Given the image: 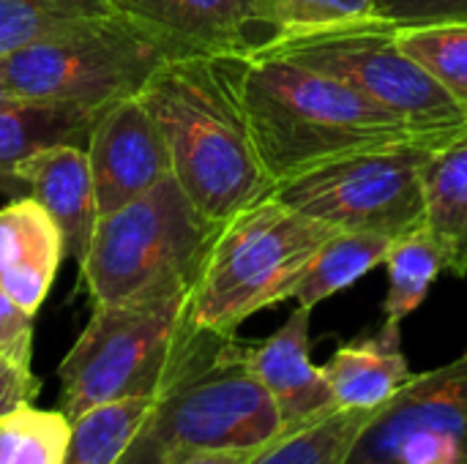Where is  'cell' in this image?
Listing matches in <instances>:
<instances>
[{
	"instance_id": "7a4b0ae2",
	"label": "cell",
	"mask_w": 467,
	"mask_h": 464,
	"mask_svg": "<svg viewBox=\"0 0 467 464\" xmlns=\"http://www.w3.org/2000/svg\"><path fill=\"white\" fill-rule=\"evenodd\" d=\"M159 123L172 175L213 224L276 191L224 57H172L137 93Z\"/></svg>"
},
{
	"instance_id": "7402d4cb",
	"label": "cell",
	"mask_w": 467,
	"mask_h": 464,
	"mask_svg": "<svg viewBox=\"0 0 467 464\" xmlns=\"http://www.w3.org/2000/svg\"><path fill=\"white\" fill-rule=\"evenodd\" d=\"M394 36L467 115V22H394Z\"/></svg>"
},
{
	"instance_id": "4fadbf2b",
	"label": "cell",
	"mask_w": 467,
	"mask_h": 464,
	"mask_svg": "<svg viewBox=\"0 0 467 464\" xmlns=\"http://www.w3.org/2000/svg\"><path fill=\"white\" fill-rule=\"evenodd\" d=\"M312 309L298 306L285 325L260 345H249V366L274 399L282 432H296L337 410L323 366L309 356Z\"/></svg>"
},
{
	"instance_id": "484cf974",
	"label": "cell",
	"mask_w": 467,
	"mask_h": 464,
	"mask_svg": "<svg viewBox=\"0 0 467 464\" xmlns=\"http://www.w3.org/2000/svg\"><path fill=\"white\" fill-rule=\"evenodd\" d=\"M112 11L109 0H0V57L79 19Z\"/></svg>"
},
{
	"instance_id": "8992f818",
	"label": "cell",
	"mask_w": 467,
	"mask_h": 464,
	"mask_svg": "<svg viewBox=\"0 0 467 464\" xmlns=\"http://www.w3.org/2000/svg\"><path fill=\"white\" fill-rule=\"evenodd\" d=\"M175 55L118 11L79 19L0 57V77L19 101L104 109L137 96Z\"/></svg>"
},
{
	"instance_id": "ac0fdd59",
	"label": "cell",
	"mask_w": 467,
	"mask_h": 464,
	"mask_svg": "<svg viewBox=\"0 0 467 464\" xmlns=\"http://www.w3.org/2000/svg\"><path fill=\"white\" fill-rule=\"evenodd\" d=\"M104 109L47 101H16L0 109V186L11 189V170L44 148H88L90 131Z\"/></svg>"
},
{
	"instance_id": "277c9868",
	"label": "cell",
	"mask_w": 467,
	"mask_h": 464,
	"mask_svg": "<svg viewBox=\"0 0 467 464\" xmlns=\"http://www.w3.org/2000/svg\"><path fill=\"white\" fill-rule=\"evenodd\" d=\"M339 230L285 205L274 194L224 224L192 290L197 328L235 334L252 314L293 298L317 249Z\"/></svg>"
},
{
	"instance_id": "83f0119b",
	"label": "cell",
	"mask_w": 467,
	"mask_h": 464,
	"mask_svg": "<svg viewBox=\"0 0 467 464\" xmlns=\"http://www.w3.org/2000/svg\"><path fill=\"white\" fill-rule=\"evenodd\" d=\"M33 317L22 312L0 287V356L14 364H30Z\"/></svg>"
},
{
	"instance_id": "f1b7e54d",
	"label": "cell",
	"mask_w": 467,
	"mask_h": 464,
	"mask_svg": "<svg viewBox=\"0 0 467 464\" xmlns=\"http://www.w3.org/2000/svg\"><path fill=\"white\" fill-rule=\"evenodd\" d=\"M38 394V380L30 372V364H14L5 361L0 364V418L8 413L33 405Z\"/></svg>"
},
{
	"instance_id": "6da1fadb",
	"label": "cell",
	"mask_w": 467,
	"mask_h": 464,
	"mask_svg": "<svg viewBox=\"0 0 467 464\" xmlns=\"http://www.w3.org/2000/svg\"><path fill=\"white\" fill-rule=\"evenodd\" d=\"M224 60L276 186L348 156L416 142L430 145L331 74L268 52Z\"/></svg>"
},
{
	"instance_id": "9c48e42d",
	"label": "cell",
	"mask_w": 467,
	"mask_h": 464,
	"mask_svg": "<svg viewBox=\"0 0 467 464\" xmlns=\"http://www.w3.org/2000/svg\"><path fill=\"white\" fill-rule=\"evenodd\" d=\"M432 145L348 156L276 186L285 205L339 230L400 238L424 227V164Z\"/></svg>"
},
{
	"instance_id": "4dcf8cb0",
	"label": "cell",
	"mask_w": 467,
	"mask_h": 464,
	"mask_svg": "<svg viewBox=\"0 0 467 464\" xmlns=\"http://www.w3.org/2000/svg\"><path fill=\"white\" fill-rule=\"evenodd\" d=\"M19 98H14L11 96V90H8V85L3 82V77H0V109H5V107H11V104H16Z\"/></svg>"
},
{
	"instance_id": "7c38bea8",
	"label": "cell",
	"mask_w": 467,
	"mask_h": 464,
	"mask_svg": "<svg viewBox=\"0 0 467 464\" xmlns=\"http://www.w3.org/2000/svg\"><path fill=\"white\" fill-rule=\"evenodd\" d=\"M175 57H238L268 44L260 0H109Z\"/></svg>"
},
{
	"instance_id": "5b68a950",
	"label": "cell",
	"mask_w": 467,
	"mask_h": 464,
	"mask_svg": "<svg viewBox=\"0 0 467 464\" xmlns=\"http://www.w3.org/2000/svg\"><path fill=\"white\" fill-rule=\"evenodd\" d=\"M219 224L205 219L175 175L99 216L79 263L93 304H126L194 287Z\"/></svg>"
},
{
	"instance_id": "f546056e",
	"label": "cell",
	"mask_w": 467,
	"mask_h": 464,
	"mask_svg": "<svg viewBox=\"0 0 467 464\" xmlns=\"http://www.w3.org/2000/svg\"><path fill=\"white\" fill-rule=\"evenodd\" d=\"M263 449H197L172 457L167 464H252Z\"/></svg>"
},
{
	"instance_id": "603a6c76",
	"label": "cell",
	"mask_w": 467,
	"mask_h": 464,
	"mask_svg": "<svg viewBox=\"0 0 467 464\" xmlns=\"http://www.w3.org/2000/svg\"><path fill=\"white\" fill-rule=\"evenodd\" d=\"M383 263L389 268V293L383 301V314L391 323H402L427 301L435 279L443 271V260L427 227H419L394 238Z\"/></svg>"
},
{
	"instance_id": "2e32d148",
	"label": "cell",
	"mask_w": 467,
	"mask_h": 464,
	"mask_svg": "<svg viewBox=\"0 0 467 464\" xmlns=\"http://www.w3.org/2000/svg\"><path fill=\"white\" fill-rule=\"evenodd\" d=\"M400 325L386 320L375 334L356 336L323 364L337 407L380 410L410 383L413 372L402 353Z\"/></svg>"
},
{
	"instance_id": "ba28073f",
	"label": "cell",
	"mask_w": 467,
	"mask_h": 464,
	"mask_svg": "<svg viewBox=\"0 0 467 464\" xmlns=\"http://www.w3.org/2000/svg\"><path fill=\"white\" fill-rule=\"evenodd\" d=\"M254 52H268L342 79L435 148L467 134L462 107L402 52L394 22L386 16L285 36Z\"/></svg>"
},
{
	"instance_id": "8fae6325",
	"label": "cell",
	"mask_w": 467,
	"mask_h": 464,
	"mask_svg": "<svg viewBox=\"0 0 467 464\" xmlns=\"http://www.w3.org/2000/svg\"><path fill=\"white\" fill-rule=\"evenodd\" d=\"M85 150L99 216L118 211L172 175L164 134L140 96L109 104L96 120Z\"/></svg>"
},
{
	"instance_id": "d4e9b609",
	"label": "cell",
	"mask_w": 467,
	"mask_h": 464,
	"mask_svg": "<svg viewBox=\"0 0 467 464\" xmlns=\"http://www.w3.org/2000/svg\"><path fill=\"white\" fill-rule=\"evenodd\" d=\"M383 16V0H260L268 41Z\"/></svg>"
},
{
	"instance_id": "30bf717a",
	"label": "cell",
	"mask_w": 467,
	"mask_h": 464,
	"mask_svg": "<svg viewBox=\"0 0 467 464\" xmlns=\"http://www.w3.org/2000/svg\"><path fill=\"white\" fill-rule=\"evenodd\" d=\"M345 464H467V350L380 407Z\"/></svg>"
},
{
	"instance_id": "44dd1931",
	"label": "cell",
	"mask_w": 467,
	"mask_h": 464,
	"mask_svg": "<svg viewBox=\"0 0 467 464\" xmlns=\"http://www.w3.org/2000/svg\"><path fill=\"white\" fill-rule=\"evenodd\" d=\"M380 410H331L315 424L282 432L252 464H345L361 432Z\"/></svg>"
},
{
	"instance_id": "4316f807",
	"label": "cell",
	"mask_w": 467,
	"mask_h": 464,
	"mask_svg": "<svg viewBox=\"0 0 467 464\" xmlns=\"http://www.w3.org/2000/svg\"><path fill=\"white\" fill-rule=\"evenodd\" d=\"M383 16L397 25L467 22V0H383Z\"/></svg>"
},
{
	"instance_id": "3957f363",
	"label": "cell",
	"mask_w": 467,
	"mask_h": 464,
	"mask_svg": "<svg viewBox=\"0 0 467 464\" xmlns=\"http://www.w3.org/2000/svg\"><path fill=\"white\" fill-rule=\"evenodd\" d=\"M192 290L126 304H93V314L60 361V413L120 399H159L202 366L230 334L197 328Z\"/></svg>"
},
{
	"instance_id": "e0dca14e",
	"label": "cell",
	"mask_w": 467,
	"mask_h": 464,
	"mask_svg": "<svg viewBox=\"0 0 467 464\" xmlns=\"http://www.w3.org/2000/svg\"><path fill=\"white\" fill-rule=\"evenodd\" d=\"M424 227L443 271L467 276V134L435 148L424 172Z\"/></svg>"
},
{
	"instance_id": "d6986e66",
	"label": "cell",
	"mask_w": 467,
	"mask_h": 464,
	"mask_svg": "<svg viewBox=\"0 0 467 464\" xmlns=\"http://www.w3.org/2000/svg\"><path fill=\"white\" fill-rule=\"evenodd\" d=\"M391 241L378 232H334L312 257L293 298L298 306L315 309L326 298L353 287L372 268L383 265Z\"/></svg>"
},
{
	"instance_id": "52a82bcc",
	"label": "cell",
	"mask_w": 467,
	"mask_h": 464,
	"mask_svg": "<svg viewBox=\"0 0 467 464\" xmlns=\"http://www.w3.org/2000/svg\"><path fill=\"white\" fill-rule=\"evenodd\" d=\"M282 418L249 366V345L230 334L219 350L156 399L120 464H167L197 449H263Z\"/></svg>"
},
{
	"instance_id": "9a60e30c",
	"label": "cell",
	"mask_w": 467,
	"mask_h": 464,
	"mask_svg": "<svg viewBox=\"0 0 467 464\" xmlns=\"http://www.w3.org/2000/svg\"><path fill=\"white\" fill-rule=\"evenodd\" d=\"M63 254L60 227L33 197L0 208V287L30 317L49 295Z\"/></svg>"
},
{
	"instance_id": "5bb4252c",
	"label": "cell",
	"mask_w": 467,
	"mask_h": 464,
	"mask_svg": "<svg viewBox=\"0 0 467 464\" xmlns=\"http://www.w3.org/2000/svg\"><path fill=\"white\" fill-rule=\"evenodd\" d=\"M11 186H27V197L60 227L66 254L82 263L99 222L88 150L77 145L44 148L11 170Z\"/></svg>"
},
{
	"instance_id": "1f68e13d",
	"label": "cell",
	"mask_w": 467,
	"mask_h": 464,
	"mask_svg": "<svg viewBox=\"0 0 467 464\" xmlns=\"http://www.w3.org/2000/svg\"><path fill=\"white\" fill-rule=\"evenodd\" d=\"M5 361H8V358H3V356H0V364H5Z\"/></svg>"
},
{
	"instance_id": "cb8c5ba5",
	"label": "cell",
	"mask_w": 467,
	"mask_h": 464,
	"mask_svg": "<svg viewBox=\"0 0 467 464\" xmlns=\"http://www.w3.org/2000/svg\"><path fill=\"white\" fill-rule=\"evenodd\" d=\"M68 435L66 413L25 405L0 418V464H63Z\"/></svg>"
},
{
	"instance_id": "ffe728a7",
	"label": "cell",
	"mask_w": 467,
	"mask_h": 464,
	"mask_svg": "<svg viewBox=\"0 0 467 464\" xmlns=\"http://www.w3.org/2000/svg\"><path fill=\"white\" fill-rule=\"evenodd\" d=\"M156 399H120L85 410L71 418L63 464H120L129 446L145 427Z\"/></svg>"
}]
</instances>
